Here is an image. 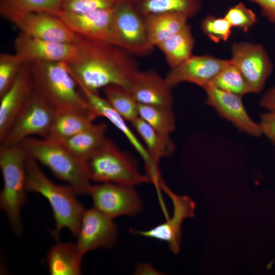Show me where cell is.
<instances>
[{"instance_id":"d4e9b609","label":"cell","mask_w":275,"mask_h":275,"mask_svg":"<svg viewBox=\"0 0 275 275\" xmlns=\"http://www.w3.org/2000/svg\"><path fill=\"white\" fill-rule=\"evenodd\" d=\"M134 7L144 16L162 14H180L188 18L200 11V0H131Z\"/></svg>"},{"instance_id":"f1b7e54d","label":"cell","mask_w":275,"mask_h":275,"mask_svg":"<svg viewBox=\"0 0 275 275\" xmlns=\"http://www.w3.org/2000/svg\"><path fill=\"white\" fill-rule=\"evenodd\" d=\"M139 116L158 132L167 135L176 127L172 106L139 104Z\"/></svg>"},{"instance_id":"30bf717a","label":"cell","mask_w":275,"mask_h":275,"mask_svg":"<svg viewBox=\"0 0 275 275\" xmlns=\"http://www.w3.org/2000/svg\"><path fill=\"white\" fill-rule=\"evenodd\" d=\"M95 208L114 219L121 216H134L143 208L142 200L133 186L113 183H97L91 185Z\"/></svg>"},{"instance_id":"9c48e42d","label":"cell","mask_w":275,"mask_h":275,"mask_svg":"<svg viewBox=\"0 0 275 275\" xmlns=\"http://www.w3.org/2000/svg\"><path fill=\"white\" fill-rule=\"evenodd\" d=\"M231 63L244 77L252 93L261 92L273 70V64L260 44L235 42L231 46Z\"/></svg>"},{"instance_id":"52a82bcc","label":"cell","mask_w":275,"mask_h":275,"mask_svg":"<svg viewBox=\"0 0 275 275\" xmlns=\"http://www.w3.org/2000/svg\"><path fill=\"white\" fill-rule=\"evenodd\" d=\"M117 46L130 54L145 56L153 49L143 16L131 0H117L112 8Z\"/></svg>"},{"instance_id":"9a60e30c","label":"cell","mask_w":275,"mask_h":275,"mask_svg":"<svg viewBox=\"0 0 275 275\" xmlns=\"http://www.w3.org/2000/svg\"><path fill=\"white\" fill-rule=\"evenodd\" d=\"M230 60L210 55H193L179 65L171 68L165 77L172 88L183 82H188L204 88L211 84Z\"/></svg>"},{"instance_id":"5bb4252c","label":"cell","mask_w":275,"mask_h":275,"mask_svg":"<svg viewBox=\"0 0 275 275\" xmlns=\"http://www.w3.org/2000/svg\"><path fill=\"white\" fill-rule=\"evenodd\" d=\"M118 234L113 219L93 207L85 209L83 213L76 243L84 256L98 248H112Z\"/></svg>"},{"instance_id":"7c38bea8","label":"cell","mask_w":275,"mask_h":275,"mask_svg":"<svg viewBox=\"0 0 275 275\" xmlns=\"http://www.w3.org/2000/svg\"><path fill=\"white\" fill-rule=\"evenodd\" d=\"M57 16L75 35L117 46L112 8L82 13L61 10Z\"/></svg>"},{"instance_id":"4316f807","label":"cell","mask_w":275,"mask_h":275,"mask_svg":"<svg viewBox=\"0 0 275 275\" xmlns=\"http://www.w3.org/2000/svg\"><path fill=\"white\" fill-rule=\"evenodd\" d=\"M144 17L148 37L154 47L184 28L189 19L180 14H162Z\"/></svg>"},{"instance_id":"cb8c5ba5","label":"cell","mask_w":275,"mask_h":275,"mask_svg":"<svg viewBox=\"0 0 275 275\" xmlns=\"http://www.w3.org/2000/svg\"><path fill=\"white\" fill-rule=\"evenodd\" d=\"M94 118L73 111H57L46 139L62 143L93 124Z\"/></svg>"},{"instance_id":"44dd1931","label":"cell","mask_w":275,"mask_h":275,"mask_svg":"<svg viewBox=\"0 0 275 275\" xmlns=\"http://www.w3.org/2000/svg\"><path fill=\"white\" fill-rule=\"evenodd\" d=\"M84 255L76 243L58 242L47 254L46 263L51 275H79Z\"/></svg>"},{"instance_id":"836d02e7","label":"cell","mask_w":275,"mask_h":275,"mask_svg":"<svg viewBox=\"0 0 275 275\" xmlns=\"http://www.w3.org/2000/svg\"><path fill=\"white\" fill-rule=\"evenodd\" d=\"M231 26L248 32L258 21L257 17L253 10L239 3L228 9L225 16Z\"/></svg>"},{"instance_id":"4fadbf2b","label":"cell","mask_w":275,"mask_h":275,"mask_svg":"<svg viewBox=\"0 0 275 275\" xmlns=\"http://www.w3.org/2000/svg\"><path fill=\"white\" fill-rule=\"evenodd\" d=\"M2 16L25 35L51 41L72 43L75 35L57 16L44 12L8 13Z\"/></svg>"},{"instance_id":"e575fe53","label":"cell","mask_w":275,"mask_h":275,"mask_svg":"<svg viewBox=\"0 0 275 275\" xmlns=\"http://www.w3.org/2000/svg\"><path fill=\"white\" fill-rule=\"evenodd\" d=\"M62 10L86 13L99 9L112 8L117 0H60Z\"/></svg>"},{"instance_id":"1f68e13d","label":"cell","mask_w":275,"mask_h":275,"mask_svg":"<svg viewBox=\"0 0 275 275\" xmlns=\"http://www.w3.org/2000/svg\"><path fill=\"white\" fill-rule=\"evenodd\" d=\"M26 62L15 52L0 54V96L12 85Z\"/></svg>"},{"instance_id":"d6986e66","label":"cell","mask_w":275,"mask_h":275,"mask_svg":"<svg viewBox=\"0 0 275 275\" xmlns=\"http://www.w3.org/2000/svg\"><path fill=\"white\" fill-rule=\"evenodd\" d=\"M34 91L26 62L10 88L0 96V142H2Z\"/></svg>"},{"instance_id":"74e56055","label":"cell","mask_w":275,"mask_h":275,"mask_svg":"<svg viewBox=\"0 0 275 275\" xmlns=\"http://www.w3.org/2000/svg\"><path fill=\"white\" fill-rule=\"evenodd\" d=\"M260 104L269 111H275V86L268 89L264 94L260 100Z\"/></svg>"},{"instance_id":"7a4b0ae2","label":"cell","mask_w":275,"mask_h":275,"mask_svg":"<svg viewBox=\"0 0 275 275\" xmlns=\"http://www.w3.org/2000/svg\"><path fill=\"white\" fill-rule=\"evenodd\" d=\"M29 63L34 90L57 111L78 112L94 119L98 117L71 74L66 62Z\"/></svg>"},{"instance_id":"3957f363","label":"cell","mask_w":275,"mask_h":275,"mask_svg":"<svg viewBox=\"0 0 275 275\" xmlns=\"http://www.w3.org/2000/svg\"><path fill=\"white\" fill-rule=\"evenodd\" d=\"M27 191L36 193L45 198L51 208L55 222L52 234L58 238L60 231L68 229L76 237L85 210L70 185H58L43 173L38 163L28 156L26 164Z\"/></svg>"},{"instance_id":"d590c367","label":"cell","mask_w":275,"mask_h":275,"mask_svg":"<svg viewBox=\"0 0 275 275\" xmlns=\"http://www.w3.org/2000/svg\"><path fill=\"white\" fill-rule=\"evenodd\" d=\"M259 124L262 134H264L275 144V111H269L262 114Z\"/></svg>"},{"instance_id":"6da1fadb","label":"cell","mask_w":275,"mask_h":275,"mask_svg":"<svg viewBox=\"0 0 275 275\" xmlns=\"http://www.w3.org/2000/svg\"><path fill=\"white\" fill-rule=\"evenodd\" d=\"M73 43L76 54L67 64L79 87L96 93L111 85L129 90L139 71L130 54L114 44L77 35Z\"/></svg>"},{"instance_id":"4dcf8cb0","label":"cell","mask_w":275,"mask_h":275,"mask_svg":"<svg viewBox=\"0 0 275 275\" xmlns=\"http://www.w3.org/2000/svg\"><path fill=\"white\" fill-rule=\"evenodd\" d=\"M210 85L241 97L252 93L241 73L231 61L219 72Z\"/></svg>"},{"instance_id":"603a6c76","label":"cell","mask_w":275,"mask_h":275,"mask_svg":"<svg viewBox=\"0 0 275 275\" xmlns=\"http://www.w3.org/2000/svg\"><path fill=\"white\" fill-rule=\"evenodd\" d=\"M131 124L156 167L162 158L169 157L174 152L175 146L169 135L158 132L140 117Z\"/></svg>"},{"instance_id":"277c9868","label":"cell","mask_w":275,"mask_h":275,"mask_svg":"<svg viewBox=\"0 0 275 275\" xmlns=\"http://www.w3.org/2000/svg\"><path fill=\"white\" fill-rule=\"evenodd\" d=\"M29 157L44 165L77 194L89 195L92 184L86 163L61 143L46 138H28L20 144Z\"/></svg>"},{"instance_id":"ffe728a7","label":"cell","mask_w":275,"mask_h":275,"mask_svg":"<svg viewBox=\"0 0 275 275\" xmlns=\"http://www.w3.org/2000/svg\"><path fill=\"white\" fill-rule=\"evenodd\" d=\"M172 88L153 70L139 71L129 91L138 104L172 106Z\"/></svg>"},{"instance_id":"8d00e7d4","label":"cell","mask_w":275,"mask_h":275,"mask_svg":"<svg viewBox=\"0 0 275 275\" xmlns=\"http://www.w3.org/2000/svg\"><path fill=\"white\" fill-rule=\"evenodd\" d=\"M257 4L267 19L275 23V0H249Z\"/></svg>"},{"instance_id":"83f0119b","label":"cell","mask_w":275,"mask_h":275,"mask_svg":"<svg viewBox=\"0 0 275 275\" xmlns=\"http://www.w3.org/2000/svg\"><path fill=\"white\" fill-rule=\"evenodd\" d=\"M104 98L112 107L131 124L139 116V104L130 91L118 85H111L103 89Z\"/></svg>"},{"instance_id":"d6a6232c","label":"cell","mask_w":275,"mask_h":275,"mask_svg":"<svg viewBox=\"0 0 275 275\" xmlns=\"http://www.w3.org/2000/svg\"><path fill=\"white\" fill-rule=\"evenodd\" d=\"M203 33L212 41L219 43L227 41L232 33V27L225 17L209 15L201 23Z\"/></svg>"},{"instance_id":"8fae6325","label":"cell","mask_w":275,"mask_h":275,"mask_svg":"<svg viewBox=\"0 0 275 275\" xmlns=\"http://www.w3.org/2000/svg\"><path fill=\"white\" fill-rule=\"evenodd\" d=\"M160 187L171 199L173 211L172 216L163 223L145 231H133L134 233L166 242L172 253H178L181 240V226L183 221L194 216L196 204L186 196L178 195L172 191L161 180Z\"/></svg>"},{"instance_id":"2e32d148","label":"cell","mask_w":275,"mask_h":275,"mask_svg":"<svg viewBox=\"0 0 275 275\" xmlns=\"http://www.w3.org/2000/svg\"><path fill=\"white\" fill-rule=\"evenodd\" d=\"M206 103L231 122L237 129L254 136L262 134L259 124L248 114L241 96L221 90L211 85L204 88Z\"/></svg>"},{"instance_id":"484cf974","label":"cell","mask_w":275,"mask_h":275,"mask_svg":"<svg viewBox=\"0 0 275 275\" xmlns=\"http://www.w3.org/2000/svg\"><path fill=\"white\" fill-rule=\"evenodd\" d=\"M195 43L190 28L187 24L182 30L159 43L156 47L164 54L168 64L172 68L193 55Z\"/></svg>"},{"instance_id":"ac0fdd59","label":"cell","mask_w":275,"mask_h":275,"mask_svg":"<svg viewBox=\"0 0 275 275\" xmlns=\"http://www.w3.org/2000/svg\"><path fill=\"white\" fill-rule=\"evenodd\" d=\"M15 52L25 62H64L71 61L76 54L74 43L59 42L33 37L21 33L14 41Z\"/></svg>"},{"instance_id":"7402d4cb","label":"cell","mask_w":275,"mask_h":275,"mask_svg":"<svg viewBox=\"0 0 275 275\" xmlns=\"http://www.w3.org/2000/svg\"><path fill=\"white\" fill-rule=\"evenodd\" d=\"M106 125L104 123H93L60 143L73 155L86 162L106 139Z\"/></svg>"},{"instance_id":"ba28073f","label":"cell","mask_w":275,"mask_h":275,"mask_svg":"<svg viewBox=\"0 0 275 275\" xmlns=\"http://www.w3.org/2000/svg\"><path fill=\"white\" fill-rule=\"evenodd\" d=\"M56 109L34 90L18 114L1 146L19 145L32 135L45 138L51 128Z\"/></svg>"},{"instance_id":"f546056e","label":"cell","mask_w":275,"mask_h":275,"mask_svg":"<svg viewBox=\"0 0 275 275\" xmlns=\"http://www.w3.org/2000/svg\"><path fill=\"white\" fill-rule=\"evenodd\" d=\"M60 0H0V14L44 12L57 16Z\"/></svg>"},{"instance_id":"e0dca14e","label":"cell","mask_w":275,"mask_h":275,"mask_svg":"<svg viewBox=\"0 0 275 275\" xmlns=\"http://www.w3.org/2000/svg\"><path fill=\"white\" fill-rule=\"evenodd\" d=\"M91 107L98 117H103L108 120L126 137L135 150L143 159L146 168L147 175L152 183L158 185L161 179L158 167L152 161L144 144L129 128L127 121L118 113L104 97L98 93L93 92L80 88Z\"/></svg>"},{"instance_id":"5b68a950","label":"cell","mask_w":275,"mask_h":275,"mask_svg":"<svg viewBox=\"0 0 275 275\" xmlns=\"http://www.w3.org/2000/svg\"><path fill=\"white\" fill-rule=\"evenodd\" d=\"M27 157L20 145L0 146V168L3 179L0 207L17 235L22 232L20 211L26 201Z\"/></svg>"},{"instance_id":"8992f818","label":"cell","mask_w":275,"mask_h":275,"mask_svg":"<svg viewBox=\"0 0 275 275\" xmlns=\"http://www.w3.org/2000/svg\"><path fill=\"white\" fill-rule=\"evenodd\" d=\"M91 181L135 186L152 183L143 174L133 159L106 138L86 162Z\"/></svg>"}]
</instances>
